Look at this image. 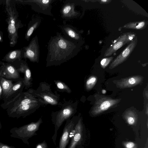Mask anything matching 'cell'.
Here are the masks:
<instances>
[{"mask_svg": "<svg viewBox=\"0 0 148 148\" xmlns=\"http://www.w3.org/2000/svg\"><path fill=\"white\" fill-rule=\"evenodd\" d=\"M80 44L57 32L48 43L46 66L60 65L73 58L79 51Z\"/></svg>", "mask_w": 148, "mask_h": 148, "instance_id": "6da1fadb", "label": "cell"}, {"mask_svg": "<svg viewBox=\"0 0 148 148\" xmlns=\"http://www.w3.org/2000/svg\"><path fill=\"white\" fill-rule=\"evenodd\" d=\"M5 9L7 17L5 21L7 24V31L10 47H14L18 38V30L23 26L18 18V13L14 3L10 0L6 1Z\"/></svg>", "mask_w": 148, "mask_h": 148, "instance_id": "7a4b0ae2", "label": "cell"}, {"mask_svg": "<svg viewBox=\"0 0 148 148\" xmlns=\"http://www.w3.org/2000/svg\"><path fill=\"white\" fill-rule=\"evenodd\" d=\"M78 101H72L65 102L62 105L61 109L55 112H52L51 114V121L54 125V133L52 139L55 145L58 132L63 123L67 119L71 118L77 112Z\"/></svg>", "mask_w": 148, "mask_h": 148, "instance_id": "3957f363", "label": "cell"}, {"mask_svg": "<svg viewBox=\"0 0 148 148\" xmlns=\"http://www.w3.org/2000/svg\"><path fill=\"white\" fill-rule=\"evenodd\" d=\"M27 91L37 98L42 104L53 106L62 105L60 102V95L56 92H53L50 84L45 82L39 83L38 88L34 90L29 89Z\"/></svg>", "mask_w": 148, "mask_h": 148, "instance_id": "277c9868", "label": "cell"}, {"mask_svg": "<svg viewBox=\"0 0 148 148\" xmlns=\"http://www.w3.org/2000/svg\"><path fill=\"white\" fill-rule=\"evenodd\" d=\"M42 123V118L40 117L36 122H32L18 127H14L10 131V137L21 139L24 143L29 145L28 140L37 135L36 132Z\"/></svg>", "mask_w": 148, "mask_h": 148, "instance_id": "5b68a950", "label": "cell"}, {"mask_svg": "<svg viewBox=\"0 0 148 148\" xmlns=\"http://www.w3.org/2000/svg\"><path fill=\"white\" fill-rule=\"evenodd\" d=\"M121 99H114L109 97L100 95L96 99L91 113L94 115L100 114L117 104Z\"/></svg>", "mask_w": 148, "mask_h": 148, "instance_id": "8992f818", "label": "cell"}, {"mask_svg": "<svg viewBox=\"0 0 148 148\" xmlns=\"http://www.w3.org/2000/svg\"><path fill=\"white\" fill-rule=\"evenodd\" d=\"M80 117L79 114L74 116L66 121L62 134L60 138L59 145L56 148H66L71 139V133Z\"/></svg>", "mask_w": 148, "mask_h": 148, "instance_id": "52a82bcc", "label": "cell"}, {"mask_svg": "<svg viewBox=\"0 0 148 148\" xmlns=\"http://www.w3.org/2000/svg\"><path fill=\"white\" fill-rule=\"evenodd\" d=\"M23 58L30 62L38 63L40 56L39 45L37 35L33 38L28 45L23 47Z\"/></svg>", "mask_w": 148, "mask_h": 148, "instance_id": "ba28073f", "label": "cell"}, {"mask_svg": "<svg viewBox=\"0 0 148 148\" xmlns=\"http://www.w3.org/2000/svg\"><path fill=\"white\" fill-rule=\"evenodd\" d=\"M54 1V0H31L17 1L29 3L31 5L32 9L36 12L51 16L52 15L51 12L52 7L51 4Z\"/></svg>", "mask_w": 148, "mask_h": 148, "instance_id": "9c48e42d", "label": "cell"}, {"mask_svg": "<svg viewBox=\"0 0 148 148\" xmlns=\"http://www.w3.org/2000/svg\"><path fill=\"white\" fill-rule=\"evenodd\" d=\"M42 105H43L38 101L21 106L8 115L9 117L17 119L24 118L34 112Z\"/></svg>", "mask_w": 148, "mask_h": 148, "instance_id": "30bf717a", "label": "cell"}, {"mask_svg": "<svg viewBox=\"0 0 148 148\" xmlns=\"http://www.w3.org/2000/svg\"><path fill=\"white\" fill-rule=\"evenodd\" d=\"M82 119L79 117L71 133V141L68 148H78L82 139Z\"/></svg>", "mask_w": 148, "mask_h": 148, "instance_id": "8fae6325", "label": "cell"}, {"mask_svg": "<svg viewBox=\"0 0 148 148\" xmlns=\"http://www.w3.org/2000/svg\"><path fill=\"white\" fill-rule=\"evenodd\" d=\"M77 4L76 0H67L65 1L60 12L63 19H70L76 18L80 13L75 11V6Z\"/></svg>", "mask_w": 148, "mask_h": 148, "instance_id": "7c38bea8", "label": "cell"}, {"mask_svg": "<svg viewBox=\"0 0 148 148\" xmlns=\"http://www.w3.org/2000/svg\"><path fill=\"white\" fill-rule=\"evenodd\" d=\"M137 42L136 38L110 64L109 68L112 69L125 61L129 56L136 46Z\"/></svg>", "mask_w": 148, "mask_h": 148, "instance_id": "4fadbf2b", "label": "cell"}, {"mask_svg": "<svg viewBox=\"0 0 148 148\" xmlns=\"http://www.w3.org/2000/svg\"><path fill=\"white\" fill-rule=\"evenodd\" d=\"M1 76L7 79H17L20 77L19 72L14 66L0 62Z\"/></svg>", "mask_w": 148, "mask_h": 148, "instance_id": "5bb4252c", "label": "cell"}, {"mask_svg": "<svg viewBox=\"0 0 148 148\" xmlns=\"http://www.w3.org/2000/svg\"><path fill=\"white\" fill-rule=\"evenodd\" d=\"M134 35L131 33H126L121 36L117 42L106 51L104 56L108 57L111 56L122 46L129 42L133 38L132 36Z\"/></svg>", "mask_w": 148, "mask_h": 148, "instance_id": "9a60e30c", "label": "cell"}, {"mask_svg": "<svg viewBox=\"0 0 148 148\" xmlns=\"http://www.w3.org/2000/svg\"><path fill=\"white\" fill-rule=\"evenodd\" d=\"M143 79V77L140 75L134 76L122 79L116 82V84L117 87L121 89L130 88L141 83Z\"/></svg>", "mask_w": 148, "mask_h": 148, "instance_id": "2e32d148", "label": "cell"}, {"mask_svg": "<svg viewBox=\"0 0 148 148\" xmlns=\"http://www.w3.org/2000/svg\"><path fill=\"white\" fill-rule=\"evenodd\" d=\"M62 32L66 37L70 40L76 42H80L81 37L79 32L73 26L65 25L61 27Z\"/></svg>", "mask_w": 148, "mask_h": 148, "instance_id": "e0dca14e", "label": "cell"}, {"mask_svg": "<svg viewBox=\"0 0 148 148\" xmlns=\"http://www.w3.org/2000/svg\"><path fill=\"white\" fill-rule=\"evenodd\" d=\"M23 79V78L13 84L4 99V102L3 103L9 102L23 92V88L25 87Z\"/></svg>", "mask_w": 148, "mask_h": 148, "instance_id": "ac0fdd59", "label": "cell"}, {"mask_svg": "<svg viewBox=\"0 0 148 148\" xmlns=\"http://www.w3.org/2000/svg\"><path fill=\"white\" fill-rule=\"evenodd\" d=\"M17 70L19 73L24 74V77L23 82L25 85V89H28L32 84V79L31 71L26 62L24 61L22 62L19 67Z\"/></svg>", "mask_w": 148, "mask_h": 148, "instance_id": "d6986e66", "label": "cell"}, {"mask_svg": "<svg viewBox=\"0 0 148 148\" xmlns=\"http://www.w3.org/2000/svg\"><path fill=\"white\" fill-rule=\"evenodd\" d=\"M33 16L28 23L25 35V38L27 41H29L32 34L38 28L41 22V18L39 16Z\"/></svg>", "mask_w": 148, "mask_h": 148, "instance_id": "ffe728a7", "label": "cell"}, {"mask_svg": "<svg viewBox=\"0 0 148 148\" xmlns=\"http://www.w3.org/2000/svg\"><path fill=\"white\" fill-rule=\"evenodd\" d=\"M23 58V49H17L10 51L5 56L2 60L7 62H13L17 60H21Z\"/></svg>", "mask_w": 148, "mask_h": 148, "instance_id": "44dd1931", "label": "cell"}, {"mask_svg": "<svg viewBox=\"0 0 148 148\" xmlns=\"http://www.w3.org/2000/svg\"><path fill=\"white\" fill-rule=\"evenodd\" d=\"M0 84L2 91L1 98L4 100L13 85V84L12 80L6 79L1 76Z\"/></svg>", "mask_w": 148, "mask_h": 148, "instance_id": "7402d4cb", "label": "cell"}, {"mask_svg": "<svg viewBox=\"0 0 148 148\" xmlns=\"http://www.w3.org/2000/svg\"><path fill=\"white\" fill-rule=\"evenodd\" d=\"M54 82L57 90L59 91L69 94L71 92V89L64 82L59 80H54Z\"/></svg>", "mask_w": 148, "mask_h": 148, "instance_id": "603a6c76", "label": "cell"}, {"mask_svg": "<svg viewBox=\"0 0 148 148\" xmlns=\"http://www.w3.org/2000/svg\"><path fill=\"white\" fill-rule=\"evenodd\" d=\"M97 81V77L92 75L87 80L85 83V87L87 90H91L95 86Z\"/></svg>", "mask_w": 148, "mask_h": 148, "instance_id": "cb8c5ba5", "label": "cell"}, {"mask_svg": "<svg viewBox=\"0 0 148 148\" xmlns=\"http://www.w3.org/2000/svg\"><path fill=\"white\" fill-rule=\"evenodd\" d=\"M126 111V114L128 116L127 118V122L129 124L132 125L135 122L134 118L131 116L133 110H129Z\"/></svg>", "mask_w": 148, "mask_h": 148, "instance_id": "d4e9b609", "label": "cell"}, {"mask_svg": "<svg viewBox=\"0 0 148 148\" xmlns=\"http://www.w3.org/2000/svg\"><path fill=\"white\" fill-rule=\"evenodd\" d=\"M136 23H130L128 24L127 25H126V26H127V27H129V28H132L135 25H136ZM145 23L144 22H140L138 23V24L136 26L135 28L138 29H141L143 27L145 26Z\"/></svg>", "mask_w": 148, "mask_h": 148, "instance_id": "484cf974", "label": "cell"}, {"mask_svg": "<svg viewBox=\"0 0 148 148\" xmlns=\"http://www.w3.org/2000/svg\"><path fill=\"white\" fill-rule=\"evenodd\" d=\"M113 57L105 58L103 59L101 62V66L103 69L105 68L112 60Z\"/></svg>", "mask_w": 148, "mask_h": 148, "instance_id": "4316f807", "label": "cell"}, {"mask_svg": "<svg viewBox=\"0 0 148 148\" xmlns=\"http://www.w3.org/2000/svg\"><path fill=\"white\" fill-rule=\"evenodd\" d=\"M35 148H49L48 147L47 143L45 140H44L42 142L37 144Z\"/></svg>", "mask_w": 148, "mask_h": 148, "instance_id": "83f0119b", "label": "cell"}, {"mask_svg": "<svg viewBox=\"0 0 148 148\" xmlns=\"http://www.w3.org/2000/svg\"><path fill=\"white\" fill-rule=\"evenodd\" d=\"M0 148H16L14 146L9 145L0 142Z\"/></svg>", "mask_w": 148, "mask_h": 148, "instance_id": "f1b7e54d", "label": "cell"}, {"mask_svg": "<svg viewBox=\"0 0 148 148\" xmlns=\"http://www.w3.org/2000/svg\"><path fill=\"white\" fill-rule=\"evenodd\" d=\"M134 144L131 142H130L128 143L126 145V147L127 148H132L134 146Z\"/></svg>", "mask_w": 148, "mask_h": 148, "instance_id": "f546056e", "label": "cell"}, {"mask_svg": "<svg viewBox=\"0 0 148 148\" xmlns=\"http://www.w3.org/2000/svg\"><path fill=\"white\" fill-rule=\"evenodd\" d=\"M3 41V33L0 29V42H2Z\"/></svg>", "mask_w": 148, "mask_h": 148, "instance_id": "4dcf8cb0", "label": "cell"}, {"mask_svg": "<svg viewBox=\"0 0 148 148\" xmlns=\"http://www.w3.org/2000/svg\"><path fill=\"white\" fill-rule=\"evenodd\" d=\"M1 77V68L0 66V101L1 98V96L2 95V91L1 89V84H0V77Z\"/></svg>", "mask_w": 148, "mask_h": 148, "instance_id": "1f68e13d", "label": "cell"}, {"mask_svg": "<svg viewBox=\"0 0 148 148\" xmlns=\"http://www.w3.org/2000/svg\"><path fill=\"white\" fill-rule=\"evenodd\" d=\"M147 105H148V104H147V107H146V111H147L146 112H147V114H148V106H147Z\"/></svg>", "mask_w": 148, "mask_h": 148, "instance_id": "d6a6232c", "label": "cell"}, {"mask_svg": "<svg viewBox=\"0 0 148 148\" xmlns=\"http://www.w3.org/2000/svg\"><path fill=\"white\" fill-rule=\"evenodd\" d=\"M2 127V126L1 122V121L0 120V130H1V129Z\"/></svg>", "mask_w": 148, "mask_h": 148, "instance_id": "836d02e7", "label": "cell"}, {"mask_svg": "<svg viewBox=\"0 0 148 148\" xmlns=\"http://www.w3.org/2000/svg\"><path fill=\"white\" fill-rule=\"evenodd\" d=\"M107 1L106 0H101V1H102L103 2H105Z\"/></svg>", "mask_w": 148, "mask_h": 148, "instance_id": "e575fe53", "label": "cell"}]
</instances>
